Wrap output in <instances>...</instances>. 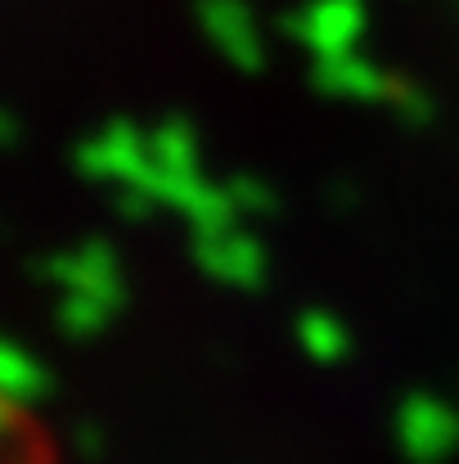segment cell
Returning <instances> with one entry per match:
<instances>
[{"label": "cell", "instance_id": "6da1fadb", "mask_svg": "<svg viewBox=\"0 0 459 464\" xmlns=\"http://www.w3.org/2000/svg\"><path fill=\"white\" fill-rule=\"evenodd\" d=\"M198 27L212 41V50L239 72L266 68V32L248 0H198Z\"/></svg>", "mask_w": 459, "mask_h": 464}]
</instances>
